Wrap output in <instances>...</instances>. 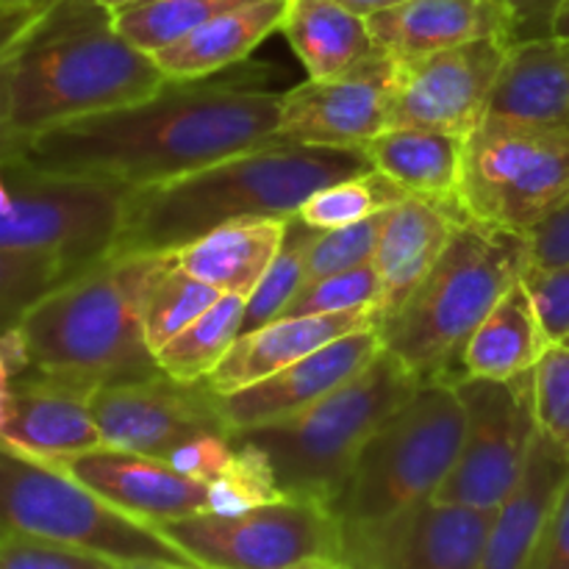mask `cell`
Returning <instances> with one entry per match:
<instances>
[{"label": "cell", "mask_w": 569, "mask_h": 569, "mask_svg": "<svg viewBox=\"0 0 569 569\" xmlns=\"http://www.w3.org/2000/svg\"><path fill=\"white\" fill-rule=\"evenodd\" d=\"M278 109L281 92L170 81L131 106L33 133L6 156L37 170L92 178L131 192L248 150L283 144Z\"/></svg>", "instance_id": "cell-1"}, {"label": "cell", "mask_w": 569, "mask_h": 569, "mask_svg": "<svg viewBox=\"0 0 569 569\" xmlns=\"http://www.w3.org/2000/svg\"><path fill=\"white\" fill-rule=\"evenodd\" d=\"M376 170L361 148L270 144L126 192L109 256H161L231 222L289 220L328 183Z\"/></svg>", "instance_id": "cell-2"}, {"label": "cell", "mask_w": 569, "mask_h": 569, "mask_svg": "<svg viewBox=\"0 0 569 569\" xmlns=\"http://www.w3.org/2000/svg\"><path fill=\"white\" fill-rule=\"evenodd\" d=\"M167 83L153 56L122 37L114 11L98 0H53L28 20L6 61L9 150L61 122L150 98Z\"/></svg>", "instance_id": "cell-3"}, {"label": "cell", "mask_w": 569, "mask_h": 569, "mask_svg": "<svg viewBox=\"0 0 569 569\" xmlns=\"http://www.w3.org/2000/svg\"><path fill=\"white\" fill-rule=\"evenodd\" d=\"M148 256H106L37 300L17 322L26 376L78 392L161 376L139 315Z\"/></svg>", "instance_id": "cell-4"}, {"label": "cell", "mask_w": 569, "mask_h": 569, "mask_svg": "<svg viewBox=\"0 0 569 569\" xmlns=\"http://www.w3.org/2000/svg\"><path fill=\"white\" fill-rule=\"evenodd\" d=\"M531 267L528 233L489 228L461 217L426 281L378 326L381 345L422 383L465 378L467 342L500 298Z\"/></svg>", "instance_id": "cell-5"}, {"label": "cell", "mask_w": 569, "mask_h": 569, "mask_svg": "<svg viewBox=\"0 0 569 569\" xmlns=\"http://www.w3.org/2000/svg\"><path fill=\"white\" fill-rule=\"evenodd\" d=\"M420 389V381L395 356L381 350L353 381L309 409L267 426L237 431L270 461L287 498L333 506L378 428Z\"/></svg>", "instance_id": "cell-6"}, {"label": "cell", "mask_w": 569, "mask_h": 569, "mask_svg": "<svg viewBox=\"0 0 569 569\" xmlns=\"http://www.w3.org/2000/svg\"><path fill=\"white\" fill-rule=\"evenodd\" d=\"M465 406L456 383H422L367 442L333 503L345 539L433 498L459 459Z\"/></svg>", "instance_id": "cell-7"}, {"label": "cell", "mask_w": 569, "mask_h": 569, "mask_svg": "<svg viewBox=\"0 0 569 569\" xmlns=\"http://www.w3.org/2000/svg\"><path fill=\"white\" fill-rule=\"evenodd\" d=\"M0 537H33L92 550L117 565L203 569L150 522L122 515L61 467L0 445Z\"/></svg>", "instance_id": "cell-8"}, {"label": "cell", "mask_w": 569, "mask_h": 569, "mask_svg": "<svg viewBox=\"0 0 569 569\" xmlns=\"http://www.w3.org/2000/svg\"><path fill=\"white\" fill-rule=\"evenodd\" d=\"M569 203V128L483 117L465 137L459 206L470 220L531 237Z\"/></svg>", "instance_id": "cell-9"}, {"label": "cell", "mask_w": 569, "mask_h": 569, "mask_svg": "<svg viewBox=\"0 0 569 569\" xmlns=\"http://www.w3.org/2000/svg\"><path fill=\"white\" fill-rule=\"evenodd\" d=\"M159 531L203 569H306L348 561L333 506L278 498L242 515H203L161 522Z\"/></svg>", "instance_id": "cell-10"}, {"label": "cell", "mask_w": 569, "mask_h": 569, "mask_svg": "<svg viewBox=\"0 0 569 569\" xmlns=\"http://www.w3.org/2000/svg\"><path fill=\"white\" fill-rule=\"evenodd\" d=\"M9 176V200L0 211V250L48 253L87 270L114 248L126 189L92 178L37 170L0 156Z\"/></svg>", "instance_id": "cell-11"}, {"label": "cell", "mask_w": 569, "mask_h": 569, "mask_svg": "<svg viewBox=\"0 0 569 569\" xmlns=\"http://www.w3.org/2000/svg\"><path fill=\"white\" fill-rule=\"evenodd\" d=\"M465 439L459 459L431 500L498 511L520 487L539 437L533 411V370L509 381L459 378Z\"/></svg>", "instance_id": "cell-12"}, {"label": "cell", "mask_w": 569, "mask_h": 569, "mask_svg": "<svg viewBox=\"0 0 569 569\" xmlns=\"http://www.w3.org/2000/svg\"><path fill=\"white\" fill-rule=\"evenodd\" d=\"M89 409L103 445L159 461H170L178 450L206 437L237 433L222 415L220 392L206 378L183 383L161 372L137 383L94 389Z\"/></svg>", "instance_id": "cell-13"}, {"label": "cell", "mask_w": 569, "mask_h": 569, "mask_svg": "<svg viewBox=\"0 0 569 569\" xmlns=\"http://www.w3.org/2000/svg\"><path fill=\"white\" fill-rule=\"evenodd\" d=\"M509 39H476L437 53L395 59L389 128L467 137L489 111Z\"/></svg>", "instance_id": "cell-14"}, {"label": "cell", "mask_w": 569, "mask_h": 569, "mask_svg": "<svg viewBox=\"0 0 569 569\" xmlns=\"http://www.w3.org/2000/svg\"><path fill=\"white\" fill-rule=\"evenodd\" d=\"M395 56L378 50L333 78H306L281 92L278 139L283 144L361 148L389 128Z\"/></svg>", "instance_id": "cell-15"}, {"label": "cell", "mask_w": 569, "mask_h": 569, "mask_svg": "<svg viewBox=\"0 0 569 569\" xmlns=\"http://www.w3.org/2000/svg\"><path fill=\"white\" fill-rule=\"evenodd\" d=\"M498 511L426 503L372 531L348 537L356 569H476Z\"/></svg>", "instance_id": "cell-16"}, {"label": "cell", "mask_w": 569, "mask_h": 569, "mask_svg": "<svg viewBox=\"0 0 569 569\" xmlns=\"http://www.w3.org/2000/svg\"><path fill=\"white\" fill-rule=\"evenodd\" d=\"M381 350L378 328H361L348 337L333 339L331 345L283 367L281 372L264 381H256L231 395H220V409L233 431H248V428L283 420L353 381L381 356Z\"/></svg>", "instance_id": "cell-17"}, {"label": "cell", "mask_w": 569, "mask_h": 569, "mask_svg": "<svg viewBox=\"0 0 569 569\" xmlns=\"http://www.w3.org/2000/svg\"><path fill=\"white\" fill-rule=\"evenodd\" d=\"M56 467L109 506L159 528L161 522L209 511V483L172 470L167 461L131 450L100 448L59 461Z\"/></svg>", "instance_id": "cell-18"}, {"label": "cell", "mask_w": 569, "mask_h": 569, "mask_svg": "<svg viewBox=\"0 0 569 569\" xmlns=\"http://www.w3.org/2000/svg\"><path fill=\"white\" fill-rule=\"evenodd\" d=\"M461 217L465 211L459 203L420 198V194H409L403 203L387 211L381 242L372 261L381 278V300L372 311L376 328L383 326L426 281L453 239Z\"/></svg>", "instance_id": "cell-19"}, {"label": "cell", "mask_w": 569, "mask_h": 569, "mask_svg": "<svg viewBox=\"0 0 569 569\" xmlns=\"http://www.w3.org/2000/svg\"><path fill=\"white\" fill-rule=\"evenodd\" d=\"M0 445L28 459H72L103 445L89 409V395L39 376L17 378L9 420L0 428Z\"/></svg>", "instance_id": "cell-20"}, {"label": "cell", "mask_w": 569, "mask_h": 569, "mask_svg": "<svg viewBox=\"0 0 569 569\" xmlns=\"http://www.w3.org/2000/svg\"><path fill=\"white\" fill-rule=\"evenodd\" d=\"M378 48L395 59L437 53L476 39L515 42L506 0H403L367 17Z\"/></svg>", "instance_id": "cell-21"}, {"label": "cell", "mask_w": 569, "mask_h": 569, "mask_svg": "<svg viewBox=\"0 0 569 569\" xmlns=\"http://www.w3.org/2000/svg\"><path fill=\"white\" fill-rule=\"evenodd\" d=\"M370 326H376L372 309L342 311V315L278 317L256 331L242 333L206 381L211 383L214 392L231 395L237 389L276 376L283 367L331 345L333 339H342Z\"/></svg>", "instance_id": "cell-22"}, {"label": "cell", "mask_w": 569, "mask_h": 569, "mask_svg": "<svg viewBox=\"0 0 569 569\" xmlns=\"http://www.w3.org/2000/svg\"><path fill=\"white\" fill-rule=\"evenodd\" d=\"M569 478V450L539 433L520 487L495 515L476 569H531L545 522Z\"/></svg>", "instance_id": "cell-23"}, {"label": "cell", "mask_w": 569, "mask_h": 569, "mask_svg": "<svg viewBox=\"0 0 569 569\" xmlns=\"http://www.w3.org/2000/svg\"><path fill=\"white\" fill-rule=\"evenodd\" d=\"M487 117L569 128V39L511 42Z\"/></svg>", "instance_id": "cell-24"}, {"label": "cell", "mask_w": 569, "mask_h": 569, "mask_svg": "<svg viewBox=\"0 0 569 569\" xmlns=\"http://www.w3.org/2000/svg\"><path fill=\"white\" fill-rule=\"evenodd\" d=\"M287 0H253L214 17L189 37L153 53L167 81H206L248 59L270 33L281 31Z\"/></svg>", "instance_id": "cell-25"}, {"label": "cell", "mask_w": 569, "mask_h": 569, "mask_svg": "<svg viewBox=\"0 0 569 569\" xmlns=\"http://www.w3.org/2000/svg\"><path fill=\"white\" fill-rule=\"evenodd\" d=\"M283 231L287 220L231 222L167 256H172V261L189 276L211 283L222 295H239L248 300L276 259Z\"/></svg>", "instance_id": "cell-26"}, {"label": "cell", "mask_w": 569, "mask_h": 569, "mask_svg": "<svg viewBox=\"0 0 569 569\" xmlns=\"http://www.w3.org/2000/svg\"><path fill=\"white\" fill-rule=\"evenodd\" d=\"M550 345L556 342H550L537 303H533L531 292L520 278L495 303L487 320L478 326V331L467 342L465 359H461L465 378L509 381V378L526 376L542 361Z\"/></svg>", "instance_id": "cell-27"}, {"label": "cell", "mask_w": 569, "mask_h": 569, "mask_svg": "<svg viewBox=\"0 0 569 569\" xmlns=\"http://www.w3.org/2000/svg\"><path fill=\"white\" fill-rule=\"evenodd\" d=\"M281 33L309 78H333L376 56L367 17L337 0H287Z\"/></svg>", "instance_id": "cell-28"}, {"label": "cell", "mask_w": 569, "mask_h": 569, "mask_svg": "<svg viewBox=\"0 0 569 569\" xmlns=\"http://www.w3.org/2000/svg\"><path fill=\"white\" fill-rule=\"evenodd\" d=\"M361 150L378 172L409 194L459 203L465 137L428 128H387Z\"/></svg>", "instance_id": "cell-29"}, {"label": "cell", "mask_w": 569, "mask_h": 569, "mask_svg": "<svg viewBox=\"0 0 569 569\" xmlns=\"http://www.w3.org/2000/svg\"><path fill=\"white\" fill-rule=\"evenodd\" d=\"M222 292L200 278L189 276L172 256H148L139 283V315L150 350H161L172 337L192 326L211 309Z\"/></svg>", "instance_id": "cell-30"}, {"label": "cell", "mask_w": 569, "mask_h": 569, "mask_svg": "<svg viewBox=\"0 0 569 569\" xmlns=\"http://www.w3.org/2000/svg\"><path fill=\"white\" fill-rule=\"evenodd\" d=\"M244 317V298L222 295L206 315H200L192 326L183 328L178 337L161 350H156L161 372L176 381L194 383L209 378L217 370L231 345L239 339Z\"/></svg>", "instance_id": "cell-31"}, {"label": "cell", "mask_w": 569, "mask_h": 569, "mask_svg": "<svg viewBox=\"0 0 569 569\" xmlns=\"http://www.w3.org/2000/svg\"><path fill=\"white\" fill-rule=\"evenodd\" d=\"M253 0H139L114 14L117 28L144 53H159L214 17Z\"/></svg>", "instance_id": "cell-32"}, {"label": "cell", "mask_w": 569, "mask_h": 569, "mask_svg": "<svg viewBox=\"0 0 569 569\" xmlns=\"http://www.w3.org/2000/svg\"><path fill=\"white\" fill-rule=\"evenodd\" d=\"M317 233H320V228L309 226L303 217H289L283 242L278 248L276 259H272V264L267 267L261 281L256 283V289L244 300V317L239 337L283 317L287 306L292 303V298L306 283V259H309V248L317 239Z\"/></svg>", "instance_id": "cell-33"}, {"label": "cell", "mask_w": 569, "mask_h": 569, "mask_svg": "<svg viewBox=\"0 0 569 569\" xmlns=\"http://www.w3.org/2000/svg\"><path fill=\"white\" fill-rule=\"evenodd\" d=\"M406 198H409V192L398 187L392 178H387L378 170H370L317 189L300 206L298 217H303L309 226L320 228V231H331V228L353 226V222L367 220V217L383 214V211L403 203Z\"/></svg>", "instance_id": "cell-34"}, {"label": "cell", "mask_w": 569, "mask_h": 569, "mask_svg": "<svg viewBox=\"0 0 569 569\" xmlns=\"http://www.w3.org/2000/svg\"><path fill=\"white\" fill-rule=\"evenodd\" d=\"M78 267L48 253L0 250V333L14 328L42 295L78 276Z\"/></svg>", "instance_id": "cell-35"}, {"label": "cell", "mask_w": 569, "mask_h": 569, "mask_svg": "<svg viewBox=\"0 0 569 569\" xmlns=\"http://www.w3.org/2000/svg\"><path fill=\"white\" fill-rule=\"evenodd\" d=\"M378 300H381V278H378L376 264H365L303 283L292 303L287 306L283 317L342 315V311L359 309L376 311Z\"/></svg>", "instance_id": "cell-36"}, {"label": "cell", "mask_w": 569, "mask_h": 569, "mask_svg": "<svg viewBox=\"0 0 569 569\" xmlns=\"http://www.w3.org/2000/svg\"><path fill=\"white\" fill-rule=\"evenodd\" d=\"M239 456L231 470L222 472L217 481L209 483V511L211 515H242L256 506L272 503L287 498L278 487L272 467L253 445L239 442Z\"/></svg>", "instance_id": "cell-37"}, {"label": "cell", "mask_w": 569, "mask_h": 569, "mask_svg": "<svg viewBox=\"0 0 569 569\" xmlns=\"http://www.w3.org/2000/svg\"><path fill=\"white\" fill-rule=\"evenodd\" d=\"M383 222H387V211L353 222V226L317 233L309 248V259H306V283L372 264L378 253V242H381Z\"/></svg>", "instance_id": "cell-38"}, {"label": "cell", "mask_w": 569, "mask_h": 569, "mask_svg": "<svg viewBox=\"0 0 569 569\" xmlns=\"http://www.w3.org/2000/svg\"><path fill=\"white\" fill-rule=\"evenodd\" d=\"M533 411L539 433L569 450V345H550L533 367Z\"/></svg>", "instance_id": "cell-39"}, {"label": "cell", "mask_w": 569, "mask_h": 569, "mask_svg": "<svg viewBox=\"0 0 569 569\" xmlns=\"http://www.w3.org/2000/svg\"><path fill=\"white\" fill-rule=\"evenodd\" d=\"M0 569H120L92 550L33 537H0Z\"/></svg>", "instance_id": "cell-40"}, {"label": "cell", "mask_w": 569, "mask_h": 569, "mask_svg": "<svg viewBox=\"0 0 569 569\" xmlns=\"http://www.w3.org/2000/svg\"><path fill=\"white\" fill-rule=\"evenodd\" d=\"M522 283L537 303L550 342H565L569 337V264L528 267Z\"/></svg>", "instance_id": "cell-41"}, {"label": "cell", "mask_w": 569, "mask_h": 569, "mask_svg": "<svg viewBox=\"0 0 569 569\" xmlns=\"http://www.w3.org/2000/svg\"><path fill=\"white\" fill-rule=\"evenodd\" d=\"M531 569H569V478L545 522Z\"/></svg>", "instance_id": "cell-42"}, {"label": "cell", "mask_w": 569, "mask_h": 569, "mask_svg": "<svg viewBox=\"0 0 569 569\" xmlns=\"http://www.w3.org/2000/svg\"><path fill=\"white\" fill-rule=\"evenodd\" d=\"M569 264V203L531 233V267Z\"/></svg>", "instance_id": "cell-43"}, {"label": "cell", "mask_w": 569, "mask_h": 569, "mask_svg": "<svg viewBox=\"0 0 569 569\" xmlns=\"http://www.w3.org/2000/svg\"><path fill=\"white\" fill-rule=\"evenodd\" d=\"M37 11L28 9H6L0 6V156L9 150V92H6V61L14 39Z\"/></svg>", "instance_id": "cell-44"}, {"label": "cell", "mask_w": 569, "mask_h": 569, "mask_svg": "<svg viewBox=\"0 0 569 569\" xmlns=\"http://www.w3.org/2000/svg\"><path fill=\"white\" fill-rule=\"evenodd\" d=\"M565 3H569V0H506L511 11V22H515V42L550 37L556 11Z\"/></svg>", "instance_id": "cell-45"}, {"label": "cell", "mask_w": 569, "mask_h": 569, "mask_svg": "<svg viewBox=\"0 0 569 569\" xmlns=\"http://www.w3.org/2000/svg\"><path fill=\"white\" fill-rule=\"evenodd\" d=\"M337 3H342L345 9L356 11V14L370 17V14H378V11H383V9H392V6L403 3V0H337Z\"/></svg>", "instance_id": "cell-46"}, {"label": "cell", "mask_w": 569, "mask_h": 569, "mask_svg": "<svg viewBox=\"0 0 569 569\" xmlns=\"http://www.w3.org/2000/svg\"><path fill=\"white\" fill-rule=\"evenodd\" d=\"M550 37L569 39V3L561 6L553 17V26H550Z\"/></svg>", "instance_id": "cell-47"}, {"label": "cell", "mask_w": 569, "mask_h": 569, "mask_svg": "<svg viewBox=\"0 0 569 569\" xmlns=\"http://www.w3.org/2000/svg\"><path fill=\"white\" fill-rule=\"evenodd\" d=\"M48 3H53V0H0V6H6V9H28V11H39Z\"/></svg>", "instance_id": "cell-48"}, {"label": "cell", "mask_w": 569, "mask_h": 569, "mask_svg": "<svg viewBox=\"0 0 569 569\" xmlns=\"http://www.w3.org/2000/svg\"><path fill=\"white\" fill-rule=\"evenodd\" d=\"M100 6H106L109 11H114V14H120V11L131 9L133 3H139V0H98Z\"/></svg>", "instance_id": "cell-49"}, {"label": "cell", "mask_w": 569, "mask_h": 569, "mask_svg": "<svg viewBox=\"0 0 569 569\" xmlns=\"http://www.w3.org/2000/svg\"><path fill=\"white\" fill-rule=\"evenodd\" d=\"M120 569H167V567H153V565H120Z\"/></svg>", "instance_id": "cell-50"}, {"label": "cell", "mask_w": 569, "mask_h": 569, "mask_svg": "<svg viewBox=\"0 0 569 569\" xmlns=\"http://www.w3.org/2000/svg\"><path fill=\"white\" fill-rule=\"evenodd\" d=\"M337 565H342V561H337ZM337 565H320V567H306V569H337Z\"/></svg>", "instance_id": "cell-51"}, {"label": "cell", "mask_w": 569, "mask_h": 569, "mask_svg": "<svg viewBox=\"0 0 569 569\" xmlns=\"http://www.w3.org/2000/svg\"><path fill=\"white\" fill-rule=\"evenodd\" d=\"M337 569H356V567L348 565V561H342V565H337Z\"/></svg>", "instance_id": "cell-52"}, {"label": "cell", "mask_w": 569, "mask_h": 569, "mask_svg": "<svg viewBox=\"0 0 569 569\" xmlns=\"http://www.w3.org/2000/svg\"><path fill=\"white\" fill-rule=\"evenodd\" d=\"M565 342H567V345H569V337H567V339H565Z\"/></svg>", "instance_id": "cell-53"}]
</instances>
